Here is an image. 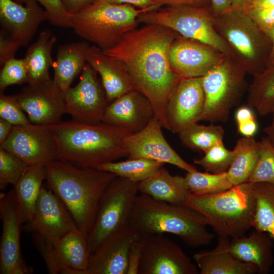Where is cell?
Segmentation results:
<instances>
[{
    "label": "cell",
    "mask_w": 274,
    "mask_h": 274,
    "mask_svg": "<svg viewBox=\"0 0 274 274\" xmlns=\"http://www.w3.org/2000/svg\"><path fill=\"white\" fill-rule=\"evenodd\" d=\"M178 35L167 27L146 24L126 33L113 47L102 50L126 65L135 89L149 99L155 116L167 130L166 102L180 79L169 61V48Z\"/></svg>",
    "instance_id": "1"
},
{
    "label": "cell",
    "mask_w": 274,
    "mask_h": 274,
    "mask_svg": "<svg viewBox=\"0 0 274 274\" xmlns=\"http://www.w3.org/2000/svg\"><path fill=\"white\" fill-rule=\"evenodd\" d=\"M47 126L56 142L58 160L81 168H97L128 156L124 139L131 133L123 128L73 120Z\"/></svg>",
    "instance_id": "2"
},
{
    "label": "cell",
    "mask_w": 274,
    "mask_h": 274,
    "mask_svg": "<svg viewBox=\"0 0 274 274\" xmlns=\"http://www.w3.org/2000/svg\"><path fill=\"white\" fill-rule=\"evenodd\" d=\"M50 189L69 211L79 229L89 235L106 189L117 177L97 168H81L60 160L45 165Z\"/></svg>",
    "instance_id": "3"
},
{
    "label": "cell",
    "mask_w": 274,
    "mask_h": 274,
    "mask_svg": "<svg viewBox=\"0 0 274 274\" xmlns=\"http://www.w3.org/2000/svg\"><path fill=\"white\" fill-rule=\"evenodd\" d=\"M130 224L139 236L170 233L192 248L207 245L215 237L199 212L184 204L169 203L143 194L136 198Z\"/></svg>",
    "instance_id": "4"
},
{
    "label": "cell",
    "mask_w": 274,
    "mask_h": 274,
    "mask_svg": "<svg viewBox=\"0 0 274 274\" xmlns=\"http://www.w3.org/2000/svg\"><path fill=\"white\" fill-rule=\"evenodd\" d=\"M184 204L201 214L218 235L240 237L252 227L255 199L252 183L214 193H190Z\"/></svg>",
    "instance_id": "5"
},
{
    "label": "cell",
    "mask_w": 274,
    "mask_h": 274,
    "mask_svg": "<svg viewBox=\"0 0 274 274\" xmlns=\"http://www.w3.org/2000/svg\"><path fill=\"white\" fill-rule=\"evenodd\" d=\"M148 12L128 4L95 0L71 16V27L85 41L102 50L116 45L126 33L135 28L138 17Z\"/></svg>",
    "instance_id": "6"
},
{
    "label": "cell",
    "mask_w": 274,
    "mask_h": 274,
    "mask_svg": "<svg viewBox=\"0 0 274 274\" xmlns=\"http://www.w3.org/2000/svg\"><path fill=\"white\" fill-rule=\"evenodd\" d=\"M214 25L231 50L234 60L247 74L254 76L266 68L270 41L244 10L230 9L214 15Z\"/></svg>",
    "instance_id": "7"
},
{
    "label": "cell",
    "mask_w": 274,
    "mask_h": 274,
    "mask_svg": "<svg viewBox=\"0 0 274 274\" xmlns=\"http://www.w3.org/2000/svg\"><path fill=\"white\" fill-rule=\"evenodd\" d=\"M138 21L167 27L181 36L208 45L234 60L228 45L216 31L214 14L208 7H161L158 10L140 14Z\"/></svg>",
    "instance_id": "8"
},
{
    "label": "cell",
    "mask_w": 274,
    "mask_h": 274,
    "mask_svg": "<svg viewBox=\"0 0 274 274\" xmlns=\"http://www.w3.org/2000/svg\"><path fill=\"white\" fill-rule=\"evenodd\" d=\"M246 74L235 60L226 57L201 77L205 99L202 120L227 121L231 109L248 91Z\"/></svg>",
    "instance_id": "9"
},
{
    "label": "cell",
    "mask_w": 274,
    "mask_h": 274,
    "mask_svg": "<svg viewBox=\"0 0 274 274\" xmlns=\"http://www.w3.org/2000/svg\"><path fill=\"white\" fill-rule=\"evenodd\" d=\"M139 182L116 177L100 199L88 241L92 252L106 238L130 223Z\"/></svg>",
    "instance_id": "10"
},
{
    "label": "cell",
    "mask_w": 274,
    "mask_h": 274,
    "mask_svg": "<svg viewBox=\"0 0 274 274\" xmlns=\"http://www.w3.org/2000/svg\"><path fill=\"white\" fill-rule=\"evenodd\" d=\"M138 239L142 257L138 274H197L196 264L179 245L163 233L143 234Z\"/></svg>",
    "instance_id": "11"
},
{
    "label": "cell",
    "mask_w": 274,
    "mask_h": 274,
    "mask_svg": "<svg viewBox=\"0 0 274 274\" xmlns=\"http://www.w3.org/2000/svg\"><path fill=\"white\" fill-rule=\"evenodd\" d=\"M2 232L0 242V273L30 274L31 266L24 261L20 250V233L26 222L16 199L14 189L0 194Z\"/></svg>",
    "instance_id": "12"
},
{
    "label": "cell",
    "mask_w": 274,
    "mask_h": 274,
    "mask_svg": "<svg viewBox=\"0 0 274 274\" xmlns=\"http://www.w3.org/2000/svg\"><path fill=\"white\" fill-rule=\"evenodd\" d=\"M97 72L87 63L76 86L63 91L66 113L73 120L87 124L102 122L109 104Z\"/></svg>",
    "instance_id": "13"
},
{
    "label": "cell",
    "mask_w": 274,
    "mask_h": 274,
    "mask_svg": "<svg viewBox=\"0 0 274 274\" xmlns=\"http://www.w3.org/2000/svg\"><path fill=\"white\" fill-rule=\"evenodd\" d=\"M0 145L28 165H46L58 159L56 142L47 125H14L7 139Z\"/></svg>",
    "instance_id": "14"
},
{
    "label": "cell",
    "mask_w": 274,
    "mask_h": 274,
    "mask_svg": "<svg viewBox=\"0 0 274 274\" xmlns=\"http://www.w3.org/2000/svg\"><path fill=\"white\" fill-rule=\"evenodd\" d=\"M204 94L201 77L180 79L170 93L165 111L168 130L179 133L202 120Z\"/></svg>",
    "instance_id": "15"
},
{
    "label": "cell",
    "mask_w": 274,
    "mask_h": 274,
    "mask_svg": "<svg viewBox=\"0 0 274 274\" xmlns=\"http://www.w3.org/2000/svg\"><path fill=\"white\" fill-rule=\"evenodd\" d=\"M162 127L160 120L155 116L144 129L127 135L124 139L127 159H148L174 165L187 172L197 170L170 146Z\"/></svg>",
    "instance_id": "16"
},
{
    "label": "cell",
    "mask_w": 274,
    "mask_h": 274,
    "mask_svg": "<svg viewBox=\"0 0 274 274\" xmlns=\"http://www.w3.org/2000/svg\"><path fill=\"white\" fill-rule=\"evenodd\" d=\"M225 57L213 47L179 34L169 50L171 68L180 79L201 77Z\"/></svg>",
    "instance_id": "17"
},
{
    "label": "cell",
    "mask_w": 274,
    "mask_h": 274,
    "mask_svg": "<svg viewBox=\"0 0 274 274\" xmlns=\"http://www.w3.org/2000/svg\"><path fill=\"white\" fill-rule=\"evenodd\" d=\"M30 122L51 125L60 122L66 113L63 91L53 79L24 87L16 94Z\"/></svg>",
    "instance_id": "18"
},
{
    "label": "cell",
    "mask_w": 274,
    "mask_h": 274,
    "mask_svg": "<svg viewBox=\"0 0 274 274\" xmlns=\"http://www.w3.org/2000/svg\"><path fill=\"white\" fill-rule=\"evenodd\" d=\"M29 224L32 231L53 244L78 227L63 202L50 189L44 186L36 203L33 219Z\"/></svg>",
    "instance_id": "19"
},
{
    "label": "cell",
    "mask_w": 274,
    "mask_h": 274,
    "mask_svg": "<svg viewBox=\"0 0 274 274\" xmlns=\"http://www.w3.org/2000/svg\"><path fill=\"white\" fill-rule=\"evenodd\" d=\"M139 237L130 223L112 234L91 252L86 274H127L129 249Z\"/></svg>",
    "instance_id": "20"
},
{
    "label": "cell",
    "mask_w": 274,
    "mask_h": 274,
    "mask_svg": "<svg viewBox=\"0 0 274 274\" xmlns=\"http://www.w3.org/2000/svg\"><path fill=\"white\" fill-rule=\"evenodd\" d=\"M155 116L150 101L134 89L108 105L102 122L123 128L134 133L144 129Z\"/></svg>",
    "instance_id": "21"
},
{
    "label": "cell",
    "mask_w": 274,
    "mask_h": 274,
    "mask_svg": "<svg viewBox=\"0 0 274 274\" xmlns=\"http://www.w3.org/2000/svg\"><path fill=\"white\" fill-rule=\"evenodd\" d=\"M25 6L14 0H0V23L21 46H27L40 24L47 20V16L35 1Z\"/></svg>",
    "instance_id": "22"
},
{
    "label": "cell",
    "mask_w": 274,
    "mask_h": 274,
    "mask_svg": "<svg viewBox=\"0 0 274 274\" xmlns=\"http://www.w3.org/2000/svg\"><path fill=\"white\" fill-rule=\"evenodd\" d=\"M86 59L87 63L99 74L109 104L135 89L128 70L121 60L106 55L94 45L89 47Z\"/></svg>",
    "instance_id": "23"
},
{
    "label": "cell",
    "mask_w": 274,
    "mask_h": 274,
    "mask_svg": "<svg viewBox=\"0 0 274 274\" xmlns=\"http://www.w3.org/2000/svg\"><path fill=\"white\" fill-rule=\"evenodd\" d=\"M230 237L218 235L216 247L193 254V258L200 274H254L257 267L236 259L229 249Z\"/></svg>",
    "instance_id": "24"
},
{
    "label": "cell",
    "mask_w": 274,
    "mask_h": 274,
    "mask_svg": "<svg viewBox=\"0 0 274 274\" xmlns=\"http://www.w3.org/2000/svg\"><path fill=\"white\" fill-rule=\"evenodd\" d=\"M273 239L266 232L254 230L249 236L231 238L229 249L238 260L253 264L259 274H267L273 263Z\"/></svg>",
    "instance_id": "25"
},
{
    "label": "cell",
    "mask_w": 274,
    "mask_h": 274,
    "mask_svg": "<svg viewBox=\"0 0 274 274\" xmlns=\"http://www.w3.org/2000/svg\"><path fill=\"white\" fill-rule=\"evenodd\" d=\"M54 246L65 274H86L91 253L88 234L77 227L61 237Z\"/></svg>",
    "instance_id": "26"
},
{
    "label": "cell",
    "mask_w": 274,
    "mask_h": 274,
    "mask_svg": "<svg viewBox=\"0 0 274 274\" xmlns=\"http://www.w3.org/2000/svg\"><path fill=\"white\" fill-rule=\"evenodd\" d=\"M89 47L85 40L58 46L56 60L52 65L53 80L63 91L69 88L74 79L82 73L87 63L86 54Z\"/></svg>",
    "instance_id": "27"
},
{
    "label": "cell",
    "mask_w": 274,
    "mask_h": 274,
    "mask_svg": "<svg viewBox=\"0 0 274 274\" xmlns=\"http://www.w3.org/2000/svg\"><path fill=\"white\" fill-rule=\"evenodd\" d=\"M139 193L172 204H184L191 192L184 177L172 175L162 166L151 177L139 182Z\"/></svg>",
    "instance_id": "28"
},
{
    "label": "cell",
    "mask_w": 274,
    "mask_h": 274,
    "mask_svg": "<svg viewBox=\"0 0 274 274\" xmlns=\"http://www.w3.org/2000/svg\"><path fill=\"white\" fill-rule=\"evenodd\" d=\"M56 40V37L46 29L42 31L37 41L28 47L24 59L28 72V84L36 85L51 79L49 68L54 63L51 52Z\"/></svg>",
    "instance_id": "29"
},
{
    "label": "cell",
    "mask_w": 274,
    "mask_h": 274,
    "mask_svg": "<svg viewBox=\"0 0 274 274\" xmlns=\"http://www.w3.org/2000/svg\"><path fill=\"white\" fill-rule=\"evenodd\" d=\"M46 177L45 164L30 165L14 186L17 203L29 223L33 219L36 203Z\"/></svg>",
    "instance_id": "30"
},
{
    "label": "cell",
    "mask_w": 274,
    "mask_h": 274,
    "mask_svg": "<svg viewBox=\"0 0 274 274\" xmlns=\"http://www.w3.org/2000/svg\"><path fill=\"white\" fill-rule=\"evenodd\" d=\"M234 157L227 172L233 186L246 183L256 165L260 152V141L253 136L239 139L234 148Z\"/></svg>",
    "instance_id": "31"
},
{
    "label": "cell",
    "mask_w": 274,
    "mask_h": 274,
    "mask_svg": "<svg viewBox=\"0 0 274 274\" xmlns=\"http://www.w3.org/2000/svg\"><path fill=\"white\" fill-rule=\"evenodd\" d=\"M255 199L252 227L267 233L274 241V183H252Z\"/></svg>",
    "instance_id": "32"
},
{
    "label": "cell",
    "mask_w": 274,
    "mask_h": 274,
    "mask_svg": "<svg viewBox=\"0 0 274 274\" xmlns=\"http://www.w3.org/2000/svg\"><path fill=\"white\" fill-rule=\"evenodd\" d=\"M253 77L248 89V106L260 115L266 116L274 107V66Z\"/></svg>",
    "instance_id": "33"
},
{
    "label": "cell",
    "mask_w": 274,
    "mask_h": 274,
    "mask_svg": "<svg viewBox=\"0 0 274 274\" xmlns=\"http://www.w3.org/2000/svg\"><path fill=\"white\" fill-rule=\"evenodd\" d=\"M164 164L148 159H127L124 161H115L103 164L97 169L140 182L154 175Z\"/></svg>",
    "instance_id": "34"
},
{
    "label": "cell",
    "mask_w": 274,
    "mask_h": 274,
    "mask_svg": "<svg viewBox=\"0 0 274 274\" xmlns=\"http://www.w3.org/2000/svg\"><path fill=\"white\" fill-rule=\"evenodd\" d=\"M182 143L186 147L205 152L212 147L223 143L224 130L221 126L193 124L179 133Z\"/></svg>",
    "instance_id": "35"
},
{
    "label": "cell",
    "mask_w": 274,
    "mask_h": 274,
    "mask_svg": "<svg viewBox=\"0 0 274 274\" xmlns=\"http://www.w3.org/2000/svg\"><path fill=\"white\" fill-rule=\"evenodd\" d=\"M184 179L190 192L195 194L220 192L234 186L229 181L227 172L218 174L197 170L187 172Z\"/></svg>",
    "instance_id": "36"
},
{
    "label": "cell",
    "mask_w": 274,
    "mask_h": 274,
    "mask_svg": "<svg viewBox=\"0 0 274 274\" xmlns=\"http://www.w3.org/2000/svg\"><path fill=\"white\" fill-rule=\"evenodd\" d=\"M234 157V152L226 148L224 143L217 144L204 152V155L195 159V164L201 166L207 172L218 174L226 173Z\"/></svg>",
    "instance_id": "37"
},
{
    "label": "cell",
    "mask_w": 274,
    "mask_h": 274,
    "mask_svg": "<svg viewBox=\"0 0 274 274\" xmlns=\"http://www.w3.org/2000/svg\"><path fill=\"white\" fill-rule=\"evenodd\" d=\"M260 152L256 165L247 183H274V146L266 136L262 137Z\"/></svg>",
    "instance_id": "38"
},
{
    "label": "cell",
    "mask_w": 274,
    "mask_h": 274,
    "mask_svg": "<svg viewBox=\"0 0 274 274\" xmlns=\"http://www.w3.org/2000/svg\"><path fill=\"white\" fill-rule=\"evenodd\" d=\"M29 165L18 157L0 147V189L9 184L15 186Z\"/></svg>",
    "instance_id": "39"
},
{
    "label": "cell",
    "mask_w": 274,
    "mask_h": 274,
    "mask_svg": "<svg viewBox=\"0 0 274 274\" xmlns=\"http://www.w3.org/2000/svg\"><path fill=\"white\" fill-rule=\"evenodd\" d=\"M1 67V93H3L5 89L9 86L28 83V72L24 58L14 57L7 61Z\"/></svg>",
    "instance_id": "40"
},
{
    "label": "cell",
    "mask_w": 274,
    "mask_h": 274,
    "mask_svg": "<svg viewBox=\"0 0 274 274\" xmlns=\"http://www.w3.org/2000/svg\"><path fill=\"white\" fill-rule=\"evenodd\" d=\"M16 95L0 94V118L13 125H27L31 123L24 114Z\"/></svg>",
    "instance_id": "41"
},
{
    "label": "cell",
    "mask_w": 274,
    "mask_h": 274,
    "mask_svg": "<svg viewBox=\"0 0 274 274\" xmlns=\"http://www.w3.org/2000/svg\"><path fill=\"white\" fill-rule=\"evenodd\" d=\"M32 231L34 244L45 262L48 272L50 274H65L64 268L54 244L45 239L37 232Z\"/></svg>",
    "instance_id": "42"
},
{
    "label": "cell",
    "mask_w": 274,
    "mask_h": 274,
    "mask_svg": "<svg viewBox=\"0 0 274 274\" xmlns=\"http://www.w3.org/2000/svg\"><path fill=\"white\" fill-rule=\"evenodd\" d=\"M18 4L29 2H39L45 10L47 20L53 25L64 28L71 27V16L65 10L62 0H14Z\"/></svg>",
    "instance_id": "43"
},
{
    "label": "cell",
    "mask_w": 274,
    "mask_h": 274,
    "mask_svg": "<svg viewBox=\"0 0 274 274\" xmlns=\"http://www.w3.org/2000/svg\"><path fill=\"white\" fill-rule=\"evenodd\" d=\"M244 10L265 34L274 28V8Z\"/></svg>",
    "instance_id": "44"
},
{
    "label": "cell",
    "mask_w": 274,
    "mask_h": 274,
    "mask_svg": "<svg viewBox=\"0 0 274 274\" xmlns=\"http://www.w3.org/2000/svg\"><path fill=\"white\" fill-rule=\"evenodd\" d=\"M21 46L8 32L1 28L0 30V65L2 66L8 60L15 57L18 49Z\"/></svg>",
    "instance_id": "45"
},
{
    "label": "cell",
    "mask_w": 274,
    "mask_h": 274,
    "mask_svg": "<svg viewBox=\"0 0 274 274\" xmlns=\"http://www.w3.org/2000/svg\"><path fill=\"white\" fill-rule=\"evenodd\" d=\"M141 257L142 246L138 239L132 243L129 249L127 274H138Z\"/></svg>",
    "instance_id": "46"
},
{
    "label": "cell",
    "mask_w": 274,
    "mask_h": 274,
    "mask_svg": "<svg viewBox=\"0 0 274 274\" xmlns=\"http://www.w3.org/2000/svg\"><path fill=\"white\" fill-rule=\"evenodd\" d=\"M116 4H128L148 12L158 10L161 6L156 0H107Z\"/></svg>",
    "instance_id": "47"
},
{
    "label": "cell",
    "mask_w": 274,
    "mask_h": 274,
    "mask_svg": "<svg viewBox=\"0 0 274 274\" xmlns=\"http://www.w3.org/2000/svg\"><path fill=\"white\" fill-rule=\"evenodd\" d=\"M210 0H156L162 7L191 6L194 7H207Z\"/></svg>",
    "instance_id": "48"
},
{
    "label": "cell",
    "mask_w": 274,
    "mask_h": 274,
    "mask_svg": "<svg viewBox=\"0 0 274 274\" xmlns=\"http://www.w3.org/2000/svg\"><path fill=\"white\" fill-rule=\"evenodd\" d=\"M95 0H62L65 11L70 15H74L91 4Z\"/></svg>",
    "instance_id": "49"
},
{
    "label": "cell",
    "mask_w": 274,
    "mask_h": 274,
    "mask_svg": "<svg viewBox=\"0 0 274 274\" xmlns=\"http://www.w3.org/2000/svg\"><path fill=\"white\" fill-rule=\"evenodd\" d=\"M238 132L244 136H253L257 129L255 119L237 124Z\"/></svg>",
    "instance_id": "50"
},
{
    "label": "cell",
    "mask_w": 274,
    "mask_h": 274,
    "mask_svg": "<svg viewBox=\"0 0 274 274\" xmlns=\"http://www.w3.org/2000/svg\"><path fill=\"white\" fill-rule=\"evenodd\" d=\"M210 2L213 14L219 15L230 10L232 0H210Z\"/></svg>",
    "instance_id": "51"
},
{
    "label": "cell",
    "mask_w": 274,
    "mask_h": 274,
    "mask_svg": "<svg viewBox=\"0 0 274 274\" xmlns=\"http://www.w3.org/2000/svg\"><path fill=\"white\" fill-rule=\"evenodd\" d=\"M249 108V107H242L237 110L235 114L237 124L255 119L253 112Z\"/></svg>",
    "instance_id": "52"
},
{
    "label": "cell",
    "mask_w": 274,
    "mask_h": 274,
    "mask_svg": "<svg viewBox=\"0 0 274 274\" xmlns=\"http://www.w3.org/2000/svg\"><path fill=\"white\" fill-rule=\"evenodd\" d=\"M272 8H274V0H249L243 8L241 9Z\"/></svg>",
    "instance_id": "53"
},
{
    "label": "cell",
    "mask_w": 274,
    "mask_h": 274,
    "mask_svg": "<svg viewBox=\"0 0 274 274\" xmlns=\"http://www.w3.org/2000/svg\"><path fill=\"white\" fill-rule=\"evenodd\" d=\"M13 125L9 121L0 118V145L3 144L10 134Z\"/></svg>",
    "instance_id": "54"
},
{
    "label": "cell",
    "mask_w": 274,
    "mask_h": 274,
    "mask_svg": "<svg viewBox=\"0 0 274 274\" xmlns=\"http://www.w3.org/2000/svg\"><path fill=\"white\" fill-rule=\"evenodd\" d=\"M269 38L271 44V51L267 60L266 68L274 66V28L266 34Z\"/></svg>",
    "instance_id": "55"
},
{
    "label": "cell",
    "mask_w": 274,
    "mask_h": 274,
    "mask_svg": "<svg viewBox=\"0 0 274 274\" xmlns=\"http://www.w3.org/2000/svg\"><path fill=\"white\" fill-rule=\"evenodd\" d=\"M272 118L271 123L263 129L271 144L274 146V107L272 111Z\"/></svg>",
    "instance_id": "56"
},
{
    "label": "cell",
    "mask_w": 274,
    "mask_h": 274,
    "mask_svg": "<svg viewBox=\"0 0 274 274\" xmlns=\"http://www.w3.org/2000/svg\"><path fill=\"white\" fill-rule=\"evenodd\" d=\"M248 1L249 0H232L231 7L230 10L243 9Z\"/></svg>",
    "instance_id": "57"
}]
</instances>
